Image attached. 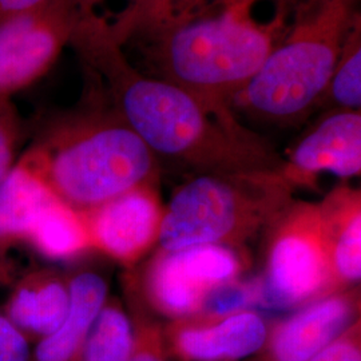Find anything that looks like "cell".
I'll list each match as a JSON object with an SVG mask.
<instances>
[{
    "instance_id": "19",
    "label": "cell",
    "mask_w": 361,
    "mask_h": 361,
    "mask_svg": "<svg viewBox=\"0 0 361 361\" xmlns=\"http://www.w3.org/2000/svg\"><path fill=\"white\" fill-rule=\"evenodd\" d=\"M329 104L335 110L360 111L361 106V22L349 32L338 55L332 75L324 91L322 104Z\"/></svg>"
},
{
    "instance_id": "23",
    "label": "cell",
    "mask_w": 361,
    "mask_h": 361,
    "mask_svg": "<svg viewBox=\"0 0 361 361\" xmlns=\"http://www.w3.org/2000/svg\"><path fill=\"white\" fill-rule=\"evenodd\" d=\"M310 361H361L360 319L324 347Z\"/></svg>"
},
{
    "instance_id": "2",
    "label": "cell",
    "mask_w": 361,
    "mask_h": 361,
    "mask_svg": "<svg viewBox=\"0 0 361 361\" xmlns=\"http://www.w3.org/2000/svg\"><path fill=\"white\" fill-rule=\"evenodd\" d=\"M256 0H231L217 13H190L155 27L149 56L165 80L204 102L232 110L277 46L276 25L253 18Z\"/></svg>"
},
{
    "instance_id": "1",
    "label": "cell",
    "mask_w": 361,
    "mask_h": 361,
    "mask_svg": "<svg viewBox=\"0 0 361 361\" xmlns=\"http://www.w3.org/2000/svg\"><path fill=\"white\" fill-rule=\"evenodd\" d=\"M70 46L97 78L111 109L152 153L204 173L281 170L284 159L229 109L131 65L104 18L83 8Z\"/></svg>"
},
{
    "instance_id": "7",
    "label": "cell",
    "mask_w": 361,
    "mask_h": 361,
    "mask_svg": "<svg viewBox=\"0 0 361 361\" xmlns=\"http://www.w3.org/2000/svg\"><path fill=\"white\" fill-rule=\"evenodd\" d=\"M82 15L79 0H51L0 20V99H11L46 75Z\"/></svg>"
},
{
    "instance_id": "16",
    "label": "cell",
    "mask_w": 361,
    "mask_h": 361,
    "mask_svg": "<svg viewBox=\"0 0 361 361\" xmlns=\"http://www.w3.org/2000/svg\"><path fill=\"white\" fill-rule=\"evenodd\" d=\"M54 198L44 180L20 157L0 183V247L26 241L40 212Z\"/></svg>"
},
{
    "instance_id": "15",
    "label": "cell",
    "mask_w": 361,
    "mask_h": 361,
    "mask_svg": "<svg viewBox=\"0 0 361 361\" xmlns=\"http://www.w3.org/2000/svg\"><path fill=\"white\" fill-rule=\"evenodd\" d=\"M70 310L62 326L37 343L31 361H80L91 326L109 298L104 277L82 271L68 280Z\"/></svg>"
},
{
    "instance_id": "4",
    "label": "cell",
    "mask_w": 361,
    "mask_h": 361,
    "mask_svg": "<svg viewBox=\"0 0 361 361\" xmlns=\"http://www.w3.org/2000/svg\"><path fill=\"white\" fill-rule=\"evenodd\" d=\"M357 1L313 0L232 106L279 125L310 116L322 104L338 55L360 20Z\"/></svg>"
},
{
    "instance_id": "13",
    "label": "cell",
    "mask_w": 361,
    "mask_h": 361,
    "mask_svg": "<svg viewBox=\"0 0 361 361\" xmlns=\"http://www.w3.org/2000/svg\"><path fill=\"white\" fill-rule=\"evenodd\" d=\"M332 274L338 290L359 286L361 279V193L340 185L319 204Z\"/></svg>"
},
{
    "instance_id": "6",
    "label": "cell",
    "mask_w": 361,
    "mask_h": 361,
    "mask_svg": "<svg viewBox=\"0 0 361 361\" xmlns=\"http://www.w3.org/2000/svg\"><path fill=\"white\" fill-rule=\"evenodd\" d=\"M265 265L257 304L271 310H298L335 293L319 204L292 201L267 229Z\"/></svg>"
},
{
    "instance_id": "18",
    "label": "cell",
    "mask_w": 361,
    "mask_h": 361,
    "mask_svg": "<svg viewBox=\"0 0 361 361\" xmlns=\"http://www.w3.org/2000/svg\"><path fill=\"white\" fill-rule=\"evenodd\" d=\"M133 341L131 317L116 300L107 298L91 326L80 361H129Z\"/></svg>"
},
{
    "instance_id": "11",
    "label": "cell",
    "mask_w": 361,
    "mask_h": 361,
    "mask_svg": "<svg viewBox=\"0 0 361 361\" xmlns=\"http://www.w3.org/2000/svg\"><path fill=\"white\" fill-rule=\"evenodd\" d=\"M360 111L332 110L293 146L281 173L293 188L313 185L322 173L341 180L360 176Z\"/></svg>"
},
{
    "instance_id": "10",
    "label": "cell",
    "mask_w": 361,
    "mask_h": 361,
    "mask_svg": "<svg viewBox=\"0 0 361 361\" xmlns=\"http://www.w3.org/2000/svg\"><path fill=\"white\" fill-rule=\"evenodd\" d=\"M360 288L341 289L269 325L262 348L244 361H310L360 319Z\"/></svg>"
},
{
    "instance_id": "3",
    "label": "cell",
    "mask_w": 361,
    "mask_h": 361,
    "mask_svg": "<svg viewBox=\"0 0 361 361\" xmlns=\"http://www.w3.org/2000/svg\"><path fill=\"white\" fill-rule=\"evenodd\" d=\"M52 194L78 212L157 185L158 158L110 107L52 123L22 155Z\"/></svg>"
},
{
    "instance_id": "12",
    "label": "cell",
    "mask_w": 361,
    "mask_h": 361,
    "mask_svg": "<svg viewBox=\"0 0 361 361\" xmlns=\"http://www.w3.org/2000/svg\"><path fill=\"white\" fill-rule=\"evenodd\" d=\"M269 325L253 310L219 319L185 317L164 329L169 355L180 361H244L262 348Z\"/></svg>"
},
{
    "instance_id": "26",
    "label": "cell",
    "mask_w": 361,
    "mask_h": 361,
    "mask_svg": "<svg viewBox=\"0 0 361 361\" xmlns=\"http://www.w3.org/2000/svg\"><path fill=\"white\" fill-rule=\"evenodd\" d=\"M135 1H138V0H129V3H128V6H126V7H129L131 4H134ZM126 7H125V8H126Z\"/></svg>"
},
{
    "instance_id": "22",
    "label": "cell",
    "mask_w": 361,
    "mask_h": 361,
    "mask_svg": "<svg viewBox=\"0 0 361 361\" xmlns=\"http://www.w3.org/2000/svg\"><path fill=\"white\" fill-rule=\"evenodd\" d=\"M20 135V119L11 99H0V183L16 162Z\"/></svg>"
},
{
    "instance_id": "21",
    "label": "cell",
    "mask_w": 361,
    "mask_h": 361,
    "mask_svg": "<svg viewBox=\"0 0 361 361\" xmlns=\"http://www.w3.org/2000/svg\"><path fill=\"white\" fill-rule=\"evenodd\" d=\"M134 341L129 361H169L164 328L140 310H133Z\"/></svg>"
},
{
    "instance_id": "17",
    "label": "cell",
    "mask_w": 361,
    "mask_h": 361,
    "mask_svg": "<svg viewBox=\"0 0 361 361\" xmlns=\"http://www.w3.org/2000/svg\"><path fill=\"white\" fill-rule=\"evenodd\" d=\"M26 243L40 256L52 261H67L91 250L82 213L56 197L35 219Z\"/></svg>"
},
{
    "instance_id": "5",
    "label": "cell",
    "mask_w": 361,
    "mask_h": 361,
    "mask_svg": "<svg viewBox=\"0 0 361 361\" xmlns=\"http://www.w3.org/2000/svg\"><path fill=\"white\" fill-rule=\"evenodd\" d=\"M293 189L281 170L195 174L165 207L159 247L176 252L217 245L238 250L267 232L293 201Z\"/></svg>"
},
{
    "instance_id": "14",
    "label": "cell",
    "mask_w": 361,
    "mask_h": 361,
    "mask_svg": "<svg viewBox=\"0 0 361 361\" xmlns=\"http://www.w3.org/2000/svg\"><path fill=\"white\" fill-rule=\"evenodd\" d=\"M68 310V281L56 271H38L25 276L13 288L4 316L30 341L38 343L62 326Z\"/></svg>"
},
{
    "instance_id": "24",
    "label": "cell",
    "mask_w": 361,
    "mask_h": 361,
    "mask_svg": "<svg viewBox=\"0 0 361 361\" xmlns=\"http://www.w3.org/2000/svg\"><path fill=\"white\" fill-rule=\"evenodd\" d=\"M30 340L0 313V361H31Z\"/></svg>"
},
{
    "instance_id": "9",
    "label": "cell",
    "mask_w": 361,
    "mask_h": 361,
    "mask_svg": "<svg viewBox=\"0 0 361 361\" xmlns=\"http://www.w3.org/2000/svg\"><path fill=\"white\" fill-rule=\"evenodd\" d=\"M164 210L157 185H143L80 213L91 249L130 268L158 243Z\"/></svg>"
},
{
    "instance_id": "25",
    "label": "cell",
    "mask_w": 361,
    "mask_h": 361,
    "mask_svg": "<svg viewBox=\"0 0 361 361\" xmlns=\"http://www.w3.org/2000/svg\"><path fill=\"white\" fill-rule=\"evenodd\" d=\"M51 0H0V20L16 13L38 8Z\"/></svg>"
},
{
    "instance_id": "20",
    "label": "cell",
    "mask_w": 361,
    "mask_h": 361,
    "mask_svg": "<svg viewBox=\"0 0 361 361\" xmlns=\"http://www.w3.org/2000/svg\"><path fill=\"white\" fill-rule=\"evenodd\" d=\"M202 0H138L119 13L118 25L126 34H141L171 19L197 13ZM231 0H222L228 3Z\"/></svg>"
},
{
    "instance_id": "8",
    "label": "cell",
    "mask_w": 361,
    "mask_h": 361,
    "mask_svg": "<svg viewBox=\"0 0 361 361\" xmlns=\"http://www.w3.org/2000/svg\"><path fill=\"white\" fill-rule=\"evenodd\" d=\"M243 271L241 255L228 246L159 249L146 268L145 296L164 316L173 320L190 317L213 289L238 280Z\"/></svg>"
}]
</instances>
